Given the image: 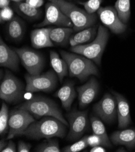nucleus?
Instances as JSON below:
<instances>
[{
  "instance_id": "obj_13",
  "label": "nucleus",
  "mask_w": 135,
  "mask_h": 152,
  "mask_svg": "<svg viewBox=\"0 0 135 152\" xmlns=\"http://www.w3.org/2000/svg\"><path fill=\"white\" fill-rule=\"evenodd\" d=\"M95 113L104 121L111 123L117 115V102L115 97L110 94L104 95L102 99L94 105Z\"/></svg>"
},
{
  "instance_id": "obj_1",
  "label": "nucleus",
  "mask_w": 135,
  "mask_h": 152,
  "mask_svg": "<svg viewBox=\"0 0 135 152\" xmlns=\"http://www.w3.org/2000/svg\"><path fill=\"white\" fill-rule=\"evenodd\" d=\"M66 124L53 116H44L39 121L32 123L22 136L35 140L54 137L63 138L66 135Z\"/></svg>"
},
{
  "instance_id": "obj_29",
  "label": "nucleus",
  "mask_w": 135,
  "mask_h": 152,
  "mask_svg": "<svg viewBox=\"0 0 135 152\" xmlns=\"http://www.w3.org/2000/svg\"><path fill=\"white\" fill-rule=\"evenodd\" d=\"M88 136H84L80 141L72 145H67L62 149V151L64 152H79L88 146L87 141Z\"/></svg>"
},
{
  "instance_id": "obj_11",
  "label": "nucleus",
  "mask_w": 135,
  "mask_h": 152,
  "mask_svg": "<svg viewBox=\"0 0 135 152\" xmlns=\"http://www.w3.org/2000/svg\"><path fill=\"white\" fill-rule=\"evenodd\" d=\"M66 116L70 126L67 140L72 141H76L81 137L87 129V112L74 109Z\"/></svg>"
},
{
  "instance_id": "obj_16",
  "label": "nucleus",
  "mask_w": 135,
  "mask_h": 152,
  "mask_svg": "<svg viewBox=\"0 0 135 152\" xmlns=\"http://www.w3.org/2000/svg\"><path fill=\"white\" fill-rule=\"evenodd\" d=\"M113 94L117 102L118 127L120 129H125L131 123L128 102L121 94L115 92H113Z\"/></svg>"
},
{
  "instance_id": "obj_23",
  "label": "nucleus",
  "mask_w": 135,
  "mask_h": 152,
  "mask_svg": "<svg viewBox=\"0 0 135 152\" xmlns=\"http://www.w3.org/2000/svg\"><path fill=\"white\" fill-rule=\"evenodd\" d=\"M74 30L72 27H58L52 28L50 37L53 44L64 46L69 42L70 38Z\"/></svg>"
},
{
  "instance_id": "obj_28",
  "label": "nucleus",
  "mask_w": 135,
  "mask_h": 152,
  "mask_svg": "<svg viewBox=\"0 0 135 152\" xmlns=\"http://www.w3.org/2000/svg\"><path fill=\"white\" fill-rule=\"evenodd\" d=\"M10 115L7 105L5 102L2 103L1 110H0V134L1 135L6 133L8 130L9 120Z\"/></svg>"
},
{
  "instance_id": "obj_5",
  "label": "nucleus",
  "mask_w": 135,
  "mask_h": 152,
  "mask_svg": "<svg viewBox=\"0 0 135 152\" xmlns=\"http://www.w3.org/2000/svg\"><path fill=\"white\" fill-rule=\"evenodd\" d=\"M108 30L104 26L98 27V34L95 39L89 44L71 47L70 50L91 59L98 65L101 63V58L109 39Z\"/></svg>"
},
{
  "instance_id": "obj_36",
  "label": "nucleus",
  "mask_w": 135,
  "mask_h": 152,
  "mask_svg": "<svg viewBox=\"0 0 135 152\" xmlns=\"http://www.w3.org/2000/svg\"><path fill=\"white\" fill-rule=\"evenodd\" d=\"M90 151V152H106L107 151L101 145H98V146L92 147Z\"/></svg>"
},
{
  "instance_id": "obj_25",
  "label": "nucleus",
  "mask_w": 135,
  "mask_h": 152,
  "mask_svg": "<svg viewBox=\"0 0 135 152\" xmlns=\"http://www.w3.org/2000/svg\"><path fill=\"white\" fill-rule=\"evenodd\" d=\"M115 8L120 20L126 24L130 17V0H117Z\"/></svg>"
},
{
  "instance_id": "obj_27",
  "label": "nucleus",
  "mask_w": 135,
  "mask_h": 152,
  "mask_svg": "<svg viewBox=\"0 0 135 152\" xmlns=\"http://www.w3.org/2000/svg\"><path fill=\"white\" fill-rule=\"evenodd\" d=\"M38 152H60L61 150L59 148V142L57 140L52 138L46 139L42 143L39 144L34 150Z\"/></svg>"
},
{
  "instance_id": "obj_20",
  "label": "nucleus",
  "mask_w": 135,
  "mask_h": 152,
  "mask_svg": "<svg viewBox=\"0 0 135 152\" xmlns=\"http://www.w3.org/2000/svg\"><path fill=\"white\" fill-rule=\"evenodd\" d=\"M12 7L13 10L18 15L29 21H36L41 17L42 10L41 9L33 7L25 1L14 3Z\"/></svg>"
},
{
  "instance_id": "obj_2",
  "label": "nucleus",
  "mask_w": 135,
  "mask_h": 152,
  "mask_svg": "<svg viewBox=\"0 0 135 152\" xmlns=\"http://www.w3.org/2000/svg\"><path fill=\"white\" fill-rule=\"evenodd\" d=\"M55 4L71 20L74 32H80L95 25L98 18L95 13L90 14L66 0H49Z\"/></svg>"
},
{
  "instance_id": "obj_33",
  "label": "nucleus",
  "mask_w": 135,
  "mask_h": 152,
  "mask_svg": "<svg viewBox=\"0 0 135 152\" xmlns=\"http://www.w3.org/2000/svg\"><path fill=\"white\" fill-rule=\"evenodd\" d=\"M31 148L32 145L29 143H26L22 141H20L18 143V152H29Z\"/></svg>"
},
{
  "instance_id": "obj_17",
  "label": "nucleus",
  "mask_w": 135,
  "mask_h": 152,
  "mask_svg": "<svg viewBox=\"0 0 135 152\" xmlns=\"http://www.w3.org/2000/svg\"><path fill=\"white\" fill-rule=\"evenodd\" d=\"M52 27L36 28L31 33V41L33 48L39 49L53 47L54 45L50 37Z\"/></svg>"
},
{
  "instance_id": "obj_38",
  "label": "nucleus",
  "mask_w": 135,
  "mask_h": 152,
  "mask_svg": "<svg viewBox=\"0 0 135 152\" xmlns=\"http://www.w3.org/2000/svg\"><path fill=\"white\" fill-rule=\"evenodd\" d=\"M8 143H7L5 140H1V141H0V151H1V150L4 148L6 147V146L7 145Z\"/></svg>"
},
{
  "instance_id": "obj_31",
  "label": "nucleus",
  "mask_w": 135,
  "mask_h": 152,
  "mask_svg": "<svg viewBox=\"0 0 135 152\" xmlns=\"http://www.w3.org/2000/svg\"><path fill=\"white\" fill-rule=\"evenodd\" d=\"M87 141L88 144V146H90L92 147L98 146V145H101V146H105L109 147L107 143L101 137L99 136L93 134L92 135L88 136L87 138Z\"/></svg>"
},
{
  "instance_id": "obj_32",
  "label": "nucleus",
  "mask_w": 135,
  "mask_h": 152,
  "mask_svg": "<svg viewBox=\"0 0 135 152\" xmlns=\"http://www.w3.org/2000/svg\"><path fill=\"white\" fill-rule=\"evenodd\" d=\"M13 10L9 6L1 9L0 10V21L3 24L5 22H9L14 17Z\"/></svg>"
},
{
  "instance_id": "obj_26",
  "label": "nucleus",
  "mask_w": 135,
  "mask_h": 152,
  "mask_svg": "<svg viewBox=\"0 0 135 152\" xmlns=\"http://www.w3.org/2000/svg\"><path fill=\"white\" fill-rule=\"evenodd\" d=\"M91 126L94 134H97L101 137L109 145V147H112L110 140L109 138L106 129L105 128L104 124L102 121L96 116H92L90 118Z\"/></svg>"
},
{
  "instance_id": "obj_22",
  "label": "nucleus",
  "mask_w": 135,
  "mask_h": 152,
  "mask_svg": "<svg viewBox=\"0 0 135 152\" xmlns=\"http://www.w3.org/2000/svg\"><path fill=\"white\" fill-rule=\"evenodd\" d=\"M98 30V26L96 25L81 30L71 36L69 43L72 47H74L94 40L97 36Z\"/></svg>"
},
{
  "instance_id": "obj_34",
  "label": "nucleus",
  "mask_w": 135,
  "mask_h": 152,
  "mask_svg": "<svg viewBox=\"0 0 135 152\" xmlns=\"http://www.w3.org/2000/svg\"><path fill=\"white\" fill-rule=\"evenodd\" d=\"M24 1L30 6L37 9L42 6L44 2V0H24Z\"/></svg>"
},
{
  "instance_id": "obj_14",
  "label": "nucleus",
  "mask_w": 135,
  "mask_h": 152,
  "mask_svg": "<svg viewBox=\"0 0 135 152\" xmlns=\"http://www.w3.org/2000/svg\"><path fill=\"white\" fill-rule=\"evenodd\" d=\"M98 83L94 77H92L83 86L77 87L80 109L85 108L93 101L98 94Z\"/></svg>"
},
{
  "instance_id": "obj_21",
  "label": "nucleus",
  "mask_w": 135,
  "mask_h": 152,
  "mask_svg": "<svg viewBox=\"0 0 135 152\" xmlns=\"http://www.w3.org/2000/svg\"><path fill=\"white\" fill-rule=\"evenodd\" d=\"M110 140L115 145H123L132 148L135 146V130L116 131L111 135Z\"/></svg>"
},
{
  "instance_id": "obj_39",
  "label": "nucleus",
  "mask_w": 135,
  "mask_h": 152,
  "mask_svg": "<svg viewBox=\"0 0 135 152\" xmlns=\"http://www.w3.org/2000/svg\"><path fill=\"white\" fill-rule=\"evenodd\" d=\"M11 1H12L14 3H18V2L23 1H24V0H11Z\"/></svg>"
},
{
  "instance_id": "obj_8",
  "label": "nucleus",
  "mask_w": 135,
  "mask_h": 152,
  "mask_svg": "<svg viewBox=\"0 0 135 152\" xmlns=\"http://www.w3.org/2000/svg\"><path fill=\"white\" fill-rule=\"evenodd\" d=\"M34 117L32 114L24 109L19 108L12 110L9 116L7 140H11L16 136H22L28 126L35 121Z\"/></svg>"
},
{
  "instance_id": "obj_24",
  "label": "nucleus",
  "mask_w": 135,
  "mask_h": 152,
  "mask_svg": "<svg viewBox=\"0 0 135 152\" xmlns=\"http://www.w3.org/2000/svg\"><path fill=\"white\" fill-rule=\"evenodd\" d=\"M50 64L58 75L60 82L62 83L64 78L69 74L67 63L63 58H60L59 55L54 51H50Z\"/></svg>"
},
{
  "instance_id": "obj_30",
  "label": "nucleus",
  "mask_w": 135,
  "mask_h": 152,
  "mask_svg": "<svg viewBox=\"0 0 135 152\" xmlns=\"http://www.w3.org/2000/svg\"><path fill=\"white\" fill-rule=\"evenodd\" d=\"M103 0H88L87 1H78V4L84 7L85 10L90 13L92 14L97 12L101 7V4Z\"/></svg>"
},
{
  "instance_id": "obj_15",
  "label": "nucleus",
  "mask_w": 135,
  "mask_h": 152,
  "mask_svg": "<svg viewBox=\"0 0 135 152\" xmlns=\"http://www.w3.org/2000/svg\"><path fill=\"white\" fill-rule=\"evenodd\" d=\"M20 56L17 52L0 39V66L7 67L13 71H17L20 63Z\"/></svg>"
},
{
  "instance_id": "obj_10",
  "label": "nucleus",
  "mask_w": 135,
  "mask_h": 152,
  "mask_svg": "<svg viewBox=\"0 0 135 152\" xmlns=\"http://www.w3.org/2000/svg\"><path fill=\"white\" fill-rule=\"evenodd\" d=\"M49 25L58 27H73L71 20L55 4L49 2L45 6V17L44 20L35 26V27H43Z\"/></svg>"
},
{
  "instance_id": "obj_18",
  "label": "nucleus",
  "mask_w": 135,
  "mask_h": 152,
  "mask_svg": "<svg viewBox=\"0 0 135 152\" xmlns=\"http://www.w3.org/2000/svg\"><path fill=\"white\" fill-rule=\"evenodd\" d=\"M6 34L8 38L13 41H21L26 32V26L24 21L17 16H15L6 25Z\"/></svg>"
},
{
  "instance_id": "obj_37",
  "label": "nucleus",
  "mask_w": 135,
  "mask_h": 152,
  "mask_svg": "<svg viewBox=\"0 0 135 152\" xmlns=\"http://www.w3.org/2000/svg\"><path fill=\"white\" fill-rule=\"evenodd\" d=\"M11 0H0V8L3 9L8 7Z\"/></svg>"
},
{
  "instance_id": "obj_4",
  "label": "nucleus",
  "mask_w": 135,
  "mask_h": 152,
  "mask_svg": "<svg viewBox=\"0 0 135 152\" xmlns=\"http://www.w3.org/2000/svg\"><path fill=\"white\" fill-rule=\"evenodd\" d=\"M19 108L28 112L36 118L53 116L67 126H69L68 122L63 117L58 105L50 99L42 96H34L21 104Z\"/></svg>"
},
{
  "instance_id": "obj_9",
  "label": "nucleus",
  "mask_w": 135,
  "mask_h": 152,
  "mask_svg": "<svg viewBox=\"0 0 135 152\" xmlns=\"http://www.w3.org/2000/svg\"><path fill=\"white\" fill-rule=\"evenodd\" d=\"M20 56L22 65L28 73L32 75L41 74L44 66V60L42 55L28 48L15 49Z\"/></svg>"
},
{
  "instance_id": "obj_3",
  "label": "nucleus",
  "mask_w": 135,
  "mask_h": 152,
  "mask_svg": "<svg viewBox=\"0 0 135 152\" xmlns=\"http://www.w3.org/2000/svg\"><path fill=\"white\" fill-rule=\"evenodd\" d=\"M60 53L67 64L70 77H77L83 81L89 76L98 75V70L91 59L76 53L60 51Z\"/></svg>"
},
{
  "instance_id": "obj_35",
  "label": "nucleus",
  "mask_w": 135,
  "mask_h": 152,
  "mask_svg": "<svg viewBox=\"0 0 135 152\" xmlns=\"http://www.w3.org/2000/svg\"><path fill=\"white\" fill-rule=\"evenodd\" d=\"M17 151L16 145L12 141H9L7 145L4 147L1 152H15Z\"/></svg>"
},
{
  "instance_id": "obj_6",
  "label": "nucleus",
  "mask_w": 135,
  "mask_h": 152,
  "mask_svg": "<svg viewBox=\"0 0 135 152\" xmlns=\"http://www.w3.org/2000/svg\"><path fill=\"white\" fill-rule=\"evenodd\" d=\"M24 94L23 83L8 70L0 86V98L8 103H15L21 101Z\"/></svg>"
},
{
  "instance_id": "obj_19",
  "label": "nucleus",
  "mask_w": 135,
  "mask_h": 152,
  "mask_svg": "<svg viewBox=\"0 0 135 152\" xmlns=\"http://www.w3.org/2000/svg\"><path fill=\"white\" fill-rule=\"evenodd\" d=\"M76 95L77 93L74 87V83L70 81L66 82L55 95L61 101L63 107L66 111L70 110Z\"/></svg>"
},
{
  "instance_id": "obj_12",
  "label": "nucleus",
  "mask_w": 135,
  "mask_h": 152,
  "mask_svg": "<svg viewBox=\"0 0 135 152\" xmlns=\"http://www.w3.org/2000/svg\"><path fill=\"white\" fill-rule=\"evenodd\" d=\"M102 23L115 34H121L127 28L124 24L118 17L116 10L112 6L100 7L97 11Z\"/></svg>"
},
{
  "instance_id": "obj_7",
  "label": "nucleus",
  "mask_w": 135,
  "mask_h": 152,
  "mask_svg": "<svg viewBox=\"0 0 135 152\" xmlns=\"http://www.w3.org/2000/svg\"><path fill=\"white\" fill-rule=\"evenodd\" d=\"M25 79L26 81L25 89L27 92L49 93L55 88L58 83L56 75L52 70L37 75L27 73L25 76Z\"/></svg>"
}]
</instances>
